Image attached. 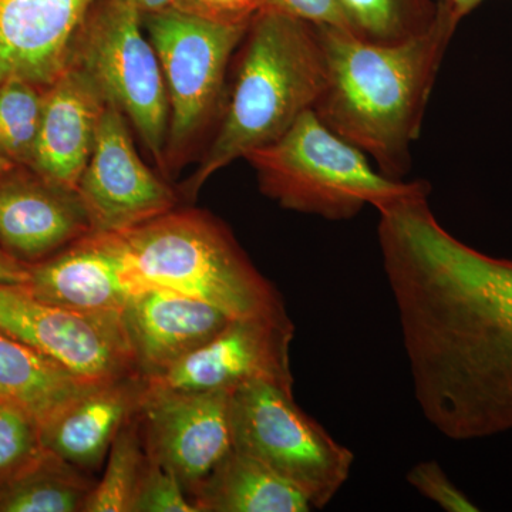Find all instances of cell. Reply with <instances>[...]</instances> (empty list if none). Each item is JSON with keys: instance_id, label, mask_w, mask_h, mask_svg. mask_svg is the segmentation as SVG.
<instances>
[{"instance_id": "1", "label": "cell", "mask_w": 512, "mask_h": 512, "mask_svg": "<svg viewBox=\"0 0 512 512\" xmlns=\"http://www.w3.org/2000/svg\"><path fill=\"white\" fill-rule=\"evenodd\" d=\"M427 197L377 210L414 397L448 439H487L512 430V261L451 235Z\"/></svg>"}, {"instance_id": "2", "label": "cell", "mask_w": 512, "mask_h": 512, "mask_svg": "<svg viewBox=\"0 0 512 512\" xmlns=\"http://www.w3.org/2000/svg\"><path fill=\"white\" fill-rule=\"evenodd\" d=\"M457 26L439 0L430 28L396 45H377L349 30L316 26L326 82L312 110L330 130L369 154L380 173L402 180Z\"/></svg>"}, {"instance_id": "3", "label": "cell", "mask_w": 512, "mask_h": 512, "mask_svg": "<svg viewBox=\"0 0 512 512\" xmlns=\"http://www.w3.org/2000/svg\"><path fill=\"white\" fill-rule=\"evenodd\" d=\"M239 47L217 134L184 184L190 198L221 168L284 136L325 87V55L311 23L261 9Z\"/></svg>"}, {"instance_id": "4", "label": "cell", "mask_w": 512, "mask_h": 512, "mask_svg": "<svg viewBox=\"0 0 512 512\" xmlns=\"http://www.w3.org/2000/svg\"><path fill=\"white\" fill-rule=\"evenodd\" d=\"M143 288L171 289L217 306L231 318H289L284 299L227 225L198 210H178L109 232Z\"/></svg>"}, {"instance_id": "5", "label": "cell", "mask_w": 512, "mask_h": 512, "mask_svg": "<svg viewBox=\"0 0 512 512\" xmlns=\"http://www.w3.org/2000/svg\"><path fill=\"white\" fill-rule=\"evenodd\" d=\"M245 160L254 167L266 197L286 210L330 221L350 220L365 205L380 210L404 198L430 194V185L423 181L403 183L376 171L360 148L330 130L313 110Z\"/></svg>"}, {"instance_id": "6", "label": "cell", "mask_w": 512, "mask_h": 512, "mask_svg": "<svg viewBox=\"0 0 512 512\" xmlns=\"http://www.w3.org/2000/svg\"><path fill=\"white\" fill-rule=\"evenodd\" d=\"M232 447L285 478L311 503L323 508L349 480L352 451L303 412L293 389L251 382L231 392Z\"/></svg>"}, {"instance_id": "7", "label": "cell", "mask_w": 512, "mask_h": 512, "mask_svg": "<svg viewBox=\"0 0 512 512\" xmlns=\"http://www.w3.org/2000/svg\"><path fill=\"white\" fill-rule=\"evenodd\" d=\"M141 18L160 60L170 106L167 174L187 160L215 117L221 119L229 62L249 23L228 25L178 9Z\"/></svg>"}, {"instance_id": "8", "label": "cell", "mask_w": 512, "mask_h": 512, "mask_svg": "<svg viewBox=\"0 0 512 512\" xmlns=\"http://www.w3.org/2000/svg\"><path fill=\"white\" fill-rule=\"evenodd\" d=\"M123 111L165 174L168 106L160 60L128 0H96L74 43L72 60Z\"/></svg>"}, {"instance_id": "9", "label": "cell", "mask_w": 512, "mask_h": 512, "mask_svg": "<svg viewBox=\"0 0 512 512\" xmlns=\"http://www.w3.org/2000/svg\"><path fill=\"white\" fill-rule=\"evenodd\" d=\"M0 333L87 383L140 376L121 315L73 311L0 282Z\"/></svg>"}, {"instance_id": "10", "label": "cell", "mask_w": 512, "mask_h": 512, "mask_svg": "<svg viewBox=\"0 0 512 512\" xmlns=\"http://www.w3.org/2000/svg\"><path fill=\"white\" fill-rule=\"evenodd\" d=\"M231 392L144 384L137 413L148 457L173 471L190 497L232 450Z\"/></svg>"}, {"instance_id": "11", "label": "cell", "mask_w": 512, "mask_h": 512, "mask_svg": "<svg viewBox=\"0 0 512 512\" xmlns=\"http://www.w3.org/2000/svg\"><path fill=\"white\" fill-rule=\"evenodd\" d=\"M123 111L107 103L77 185L93 232H121L177 208V194L144 164Z\"/></svg>"}, {"instance_id": "12", "label": "cell", "mask_w": 512, "mask_h": 512, "mask_svg": "<svg viewBox=\"0 0 512 512\" xmlns=\"http://www.w3.org/2000/svg\"><path fill=\"white\" fill-rule=\"evenodd\" d=\"M289 318H234L201 348L147 383L178 390H234L245 383L271 382L293 389Z\"/></svg>"}, {"instance_id": "13", "label": "cell", "mask_w": 512, "mask_h": 512, "mask_svg": "<svg viewBox=\"0 0 512 512\" xmlns=\"http://www.w3.org/2000/svg\"><path fill=\"white\" fill-rule=\"evenodd\" d=\"M79 192L23 165L0 174V249L26 266L92 234Z\"/></svg>"}, {"instance_id": "14", "label": "cell", "mask_w": 512, "mask_h": 512, "mask_svg": "<svg viewBox=\"0 0 512 512\" xmlns=\"http://www.w3.org/2000/svg\"><path fill=\"white\" fill-rule=\"evenodd\" d=\"M96 0H0V84L46 90L69 66Z\"/></svg>"}, {"instance_id": "15", "label": "cell", "mask_w": 512, "mask_h": 512, "mask_svg": "<svg viewBox=\"0 0 512 512\" xmlns=\"http://www.w3.org/2000/svg\"><path fill=\"white\" fill-rule=\"evenodd\" d=\"M28 268L26 291L84 313L121 315L131 296L144 289L109 232H92Z\"/></svg>"}, {"instance_id": "16", "label": "cell", "mask_w": 512, "mask_h": 512, "mask_svg": "<svg viewBox=\"0 0 512 512\" xmlns=\"http://www.w3.org/2000/svg\"><path fill=\"white\" fill-rule=\"evenodd\" d=\"M121 318L144 380L201 348L234 319L211 303L156 286L131 296Z\"/></svg>"}, {"instance_id": "17", "label": "cell", "mask_w": 512, "mask_h": 512, "mask_svg": "<svg viewBox=\"0 0 512 512\" xmlns=\"http://www.w3.org/2000/svg\"><path fill=\"white\" fill-rule=\"evenodd\" d=\"M107 103L92 77L70 62L45 90L30 170L50 183L77 191Z\"/></svg>"}, {"instance_id": "18", "label": "cell", "mask_w": 512, "mask_h": 512, "mask_svg": "<svg viewBox=\"0 0 512 512\" xmlns=\"http://www.w3.org/2000/svg\"><path fill=\"white\" fill-rule=\"evenodd\" d=\"M144 384L131 376L93 387L40 426L43 447L84 471L99 467L137 412Z\"/></svg>"}, {"instance_id": "19", "label": "cell", "mask_w": 512, "mask_h": 512, "mask_svg": "<svg viewBox=\"0 0 512 512\" xmlns=\"http://www.w3.org/2000/svg\"><path fill=\"white\" fill-rule=\"evenodd\" d=\"M191 500L200 512H306L308 498L264 463L232 447Z\"/></svg>"}, {"instance_id": "20", "label": "cell", "mask_w": 512, "mask_h": 512, "mask_svg": "<svg viewBox=\"0 0 512 512\" xmlns=\"http://www.w3.org/2000/svg\"><path fill=\"white\" fill-rule=\"evenodd\" d=\"M96 386L0 333V400L22 407L40 426Z\"/></svg>"}, {"instance_id": "21", "label": "cell", "mask_w": 512, "mask_h": 512, "mask_svg": "<svg viewBox=\"0 0 512 512\" xmlns=\"http://www.w3.org/2000/svg\"><path fill=\"white\" fill-rule=\"evenodd\" d=\"M93 488L86 471L45 448L0 485V512H83Z\"/></svg>"}, {"instance_id": "22", "label": "cell", "mask_w": 512, "mask_h": 512, "mask_svg": "<svg viewBox=\"0 0 512 512\" xmlns=\"http://www.w3.org/2000/svg\"><path fill=\"white\" fill-rule=\"evenodd\" d=\"M137 412L123 424L111 444L103 477L94 484L83 512H130L148 463Z\"/></svg>"}, {"instance_id": "23", "label": "cell", "mask_w": 512, "mask_h": 512, "mask_svg": "<svg viewBox=\"0 0 512 512\" xmlns=\"http://www.w3.org/2000/svg\"><path fill=\"white\" fill-rule=\"evenodd\" d=\"M353 35L377 45H396L426 32L436 18L433 0H340Z\"/></svg>"}, {"instance_id": "24", "label": "cell", "mask_w": 512, "mask_h": 512, "mask_svg": "<svg viewBox=\"0 0 512 512\" xmlns=\"http://www.w3.org/2000/svg\"><path fill=\"white\" fill-rule=\"evenodd\" d=\"M45 90L10 80L0 84V154L10 163L29 167L42 119Z\"/></svg>"}, {"instance_id": "25", "label": "cell", "mask_w": 512, "mask_h": 512, "mask_svg": "<svg viewBox=\"0 0 512 512\" xmlns=\"http://www.w3.org/2000/svg\"><path fill=\"white\" fill-rule=\"evenodd\" d=\"M43 451L39 421L22 407L0 400V485L18 476Z\"/></svg>"}, {"instance_id": "26", "label": "cell", "mask_w": 512, "mask_h": 512, "mask_svg": "<svg viewBox=\"0 0 512 512\" xmlns=\"http://www.w3.org/2000/svg\"><path fill=\"white\" fill-rule=\"evenodd\" d=\"M130 512H200L173 471L148 457Z\"/></svg>"}, {"instance_id": "27", "label": "cell", "mask_w": 512, "mask_h": 512, "mask_svg": "<svg viewBox=\"0 0 512 512\" xmlns=\"http://www.w3.org/2000/svg\"><path fill=\"white\" fill-rule=\"evenodd\" d=\"M407 481L427 500L447 512H477V507L444 473L437 461H421L407 474Z\"/></svg>"}, {"instance_id": "28", "label": "cell", "mask_w": 512, "mask_h": 512, "mask_svg": "<svg viewBox=\"0 0 512 512\" xmlns=\"http://www.w3.org/2000/svg\"><path fill=\"white\" fill-rule=\"evenodd\" d=\"M261 9L275 10L313 26H330L352 32L340 0H262Z\"/></svg>"}, {"instance_id": "29", "label": "cell", "mask_w": 512, "mask_h": 512, "mask_svg": "<svg viewBox=\"0 0 512 512\" xmlns=\"http://www.w3.org/2000/svg\"><path fill=\"white\" fill-rule=\"evenodd\" d=\"M262 0H178V10L201 16V18L244 25L261 8Z\"/></svg>"}, {"instance_id": "30", "label": "cell", "mask_w": 512, "mask_h": 512, "mask_svg": "<svg viewBox=\"0 0 512 512\" xmlns=\"http://www.w3.org/2000/svg\"><path fill=\"white\" fill-rule=\"evenodd\" d=\"M29 279V268L0 249V282L2 284L25 285Z\"/></svg>"}, {"instance_id": "31", "label": "cell", "mask_w": 512, "mask_h": 512, "mask_svg": "<svg viewBox=\"0 0 512 512\" xmlns=\"http://www.w3.org/2000/svg\"><path fill=\"white\" fill-rule=\"evenodd\" d=\"M141 16L157 15L167 10L177 9L178 0H128Z\"/></svg>"}, {"instance_id": "32", "label": "cell", "mask_w": 512, "mask_h": 512, "mask_svg": "<svg viewBox=\"0 0 512 512\" xmlns=\"http://www.w3.org/2000/svg\"><path fill=\"white\" fill-rule=\"evenodd\" d=\"M439 2L443 3L448 12L453 15V18L460 23L461 20L470 15V13L473 12L474 9H477L485 0H439Z\"/></svg>"}, {"instance_id": "33", "label": "cell", "mask_w": 512, "mask_h": 512, "mask_svg": "<svg viewBox=\"0 0 512 512\" xmlns=\"http://www.w3.org/2000/svg\"><path fill=\"white\" fill-rule=\"evenodd\" d=\"M13 167H16V165L10 163L8 158L3 157L2 154H0V174L5 173V171H8Z\"/></svg>"}]
</instances>
